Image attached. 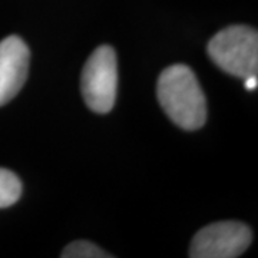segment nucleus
Here are the masks:
<instances>
[{
  "instance_id": "obj_1",
  "label": "nucleus",
  "mask_w": 258,
  "mask_h": 258,
  "mask_svg": "<svg viewBox=\"0 0 258 258\" xmlns=\"http://www.w3.org/2000/svg\"><path fill=\"white\" fill-rule=\"evenodd\" d=\"M158 101L169 119L185 131L200 129L207 120V99L198 79L185 64H172L159 75Z\"/></svg>"
},
{
  "instance_id": "obj_2",
  "label": "nucleus",
  "mask_w": 258,
  "mask_h": 258,
  "mask_svg": "<svg viewBox=\"0 0 258 258\" xmlns=\"http://www.w3.org/2000/svg\"><path fill=\"white\" fill-rule=\"evenodd\" d=\"M208 55L224 72L247 78L258 72L257 30L244 25L224 29L208 43Z\"/></svg>"
},
{
  "instance_id": "obj_3",
  "label": "nucleus",
  "mask_w": 258,
  "mask_h": 258,
  "mask_svg": "<svg viewBox=\"0 0 258 258\" xmlns=\"http://www.w3.org/2000/svg\"><path fill=\"white\" fill-rule=\"evenodd\" d=\"M86 105L96 113L112 111L118 89L116 53L111 46L102 45L89 56L81 79Z\"/></svg>"
},
{
  "instance_id": "obj_4",
  "label": "nucleus",
  "mask_w": 258,
  "mask_h": 258,
  "mask_svg": "<svg viewBox=\"0 0 258 258\" xmlns=\"http://www.w3.org/2000/svg\"><path fill=\"white\" fill-rule=\"evenodd\" d=\"M252 232L238 221H221L200 230L192 238L189 257L235 258L248 248Z\"/></svg>"
},
{
  "instance_id": "obj_5",
  "label": "nucleus",
  "mask_w": 258,
  "mask_h": 258,
  "mask_svg": "<svg viewBox=\"0 0 258 258\" xmlns=\"http://www.w3.org/2000/svg\"><path fill=\"white\" fill-rule=\"evenodd\" d=\"M30 50L19 36L0 42V106L12 101L28 79Z\"/></svg>"
},
{
  "instance_id": "obj_6",
  "label": "nucleus",
  "mask_w": 258,
  "mask_h": 258,
  "mask_svg": "<svg viewBox=\"0 0 258 258\" xmlns=\"http://www.w3.org/2000/svg\"><path fill=\"white\" fill-rule=\"evenodd\" d=\"M22 182L9 169L0 168V208H8L19 201Z\"/></svg>"
},
{
  "instance_id": "obj_7",
  "label": "nucleus",
  "mask_w": 258,
  "mask_h": 258,
  "mask_svg": "<svg viewBox=\"0 0 258 258\" xmlns=\"http://www.w3.org/2000/svg\"><path fill=\"white\" fill-rule=\"evenodd\" d=\"M111 254H106L98 245L89 241H74L62 252V258H109Z\"/></svg>"
},
{
  "instance_id": "obj_8",
  "label": "nucleus",
  "mask_w": 258,
  "mask_h": 258,
  "mask_svg": "<svg viewBox=\"0 0 258 258\" xmlns=\"http://www.w3.org/2000/svg\"><path fill=\"white\" fill-rule=\"evenodd\" d=\"M244 85H245V88H247L248 91H254V89H257V85H258L257 75H251V76L244 78Z\"/></svg>"
}]
</instances>
